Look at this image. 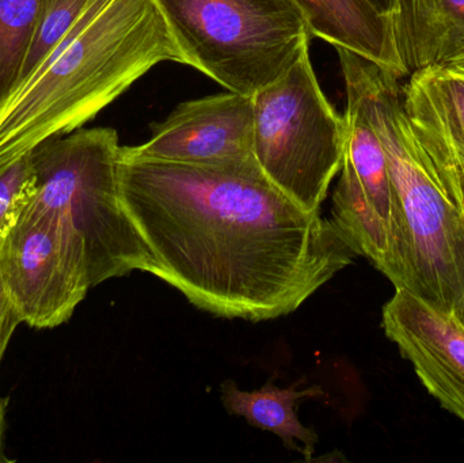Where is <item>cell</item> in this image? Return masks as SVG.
<instances>
[{
    "mask_svg": "<svg viewBox=\"0 0 464 463\" xmlns=\"http://www.w3.org/2000/svg\"><path fill=\"white\" fill-rule=\"evenodd\" d=\"M117 171L122 208L154 258L151 275L217 317L291 314L357 256L333 220L303 209L259 166L119 155Z\"/></svg>",
    "mask_w": 464,
    "mask_h": 463,
    "instance_id": "cell-1",
    "label": "cell"
},
{
    "mask_svg": "<svg viewBox=\"0 0 464 463\" xmlns=\"http://www.w3.org/2000/svg\"><path fill=\"white\" fill-rule=\"evenodd\" d=\"M163 62L187 64L155 0H92L0 114V158L73 132Z\"/></svg>",
    "mask_w": 464,
    "mask_h": 463,
    "instance_id": "cell-2",
    "label": "cell"
},
{
    "mask_svg": "<svg viewBox=\"0 0 464 463\" xmlns=\"http://www.w3.org/2000/svg\"><path fill=\"white\" fill-rule=\"evenodd\" d=\"M335 49L346 94L359 101L386 154L406 290L451 313L464 285V217L414 135L400 79L362 54Z\"/></svg>",
    "mask_w": 464,
    "mask_h": 463,
    "instance_id": "cell-3",
    "label": "cell"
},
{
    "mask_svg": "<svg viewBox=\"0 0 464 463\" xmlns=\"http://www.w3.org/2000/svg\"><path fill=\"white\" fill-rule=\"evenodd\" d=\"M119 136L92 128L57 136L32 155L34 193L27 207L63 217L86 247L92 287L135 271L151 274L154 258L119 195Z\"/></svg>",
    "mask_w": 464,
    "mask_h": 463,
    "instance_id": "cell-4",
    "label": "cell"
},
{
    "mask_svg": "<svg viewBox=\"0 0 464 463\" xmlns=\"http://www.w3.org/2000/svg\"><path fill=\"white\" fill-rule=\"evenodd\" d=\"M185 63L228 92L254 95L310 46L291 0H155Z\"/></svg>",
    "mask_w": 464,
    "mask_h": 463,
    "instance_id": "cell-5",
    "label": "cell"
},
{
    "mask_svg": "<svg viewBox=\"0 0 464 463\" xmlns=\"http://www.w3.org/2000/svg\"><path fill=\"white\" fill-rule=\"evenodd\" d=\"M253 101L254 152L262 173L305 211H321L343 166L346 120L319 86L310 46Z\"/></svg>",
    "mask_w": 464,
    "mask_h": 463,
    "instance_id": "cell-6",
    "label": "cell"
},
{
    "mask_svg": "<svg viewBox=\"0 0 464 463\" xmlns=\"http://www.w3.org/2000/svg\"><path fill=\"white\" fill-rule=\"evenodd\" d=\"M0 279L22 323L53 329L92 288L86 247L62 217L26 207L0 241Z\"/></svg>",
    "mask_w": 464,
    "mask_h": 463,
    "instance_id": "cell-7",
    "label": "cell"
},
{
    "mask_svg": "<svg viewBox=\"0 0 464 463\" xmlns=\"http://www.w3.org/2000/svg\"><path fill=\"white\" fill-rule=\"evenodd\" d=\"M152 132L147 143L120 147V155L207 168L259 166L254 152L253 95L228 92L188 101Z\"/></svg>",
    "mask_w": 464,
    "mask_h": 463,
    "instance_id": "cell-8",
    "label": "cell"
},
{
    "mask_svg": "<svg viewBox=\"0 0 464 463\" xmlns=\"http://www.w3.org/2000/svg\"><path fill=\"white\" fill-rule=\"evenodd\" d=\"M382 325L427 391L464 423V326L454 313L395 288L384 304Z\"/></svg>",
    "mask_w": 464,
    "mask_h": 463,
    "instance_id": "cell-9",
    "label": "cell"
},
{
    "mask_svg": "<svg viewBox=\"0 0 464 463\" xmlns=\"http://www.w3.org/2000/svg\"><path fill=\"white\" fill-rule=\"evenodd\" d=\"M402 101L414 135L464 217V57L409 75Z\"/></svg>",
    "mask_w": 464,
    "mask_h": 463,
    "instance_id": "cell-10",
    "label": "cell"
},
{
    "mask_svg": "<svg viewBox=\"0 0 464 463\" xmlns=\"http://www.w3.org/2000/svg\"><path fill=\"white\" fill-rule=\"evenodd\" d=\"M311 37L345 48L376 63L398 79L408 76L395 43L392 15L370 0H291Z\"/></svg>",
    "mask_w": 464,
    "mask_h": 463,
    "instance_id": "cell-11",
    "label": "cell"
},
{
    "mask_svg": "<svg viewBox=\"0 0 464 463\" xmlns=\"http://www.w3.org/2000/svg\"><path fill=\"white\" fill-rule=\"evenodd\" d=\"M392 24L408 75L464 57V0H398Z\"/></svg>",
    "mask_w": 464,
    "mask_h": 463,
    "instance_id": "cell-12",
    "label": "cell"
},
{
    "mask_svg": "<svg viewBox=\"0 0 464 463\" xmlns=\"http://www.w3.org/2000/svg\"><path fill=\"white\" fill-rule=\"evenodd\" d=\"M340 173L332 196L333 222L357 256L368 258L395 288H405L392 227L371 206L346 155Z\"/></svg>",
    "mask_w": 464,
    "mask_h": 463,
    "instance_id": "cell-13",
    "label": "cell"
},
{
    "mask_svg": "<svg viewBox=\"0 0 464 463\" xmlns=\"http://www.w3.org/2000/svg\"><path fill=\"white\" fill-rule=\"evenodd\" d=\"M270 378L259 391H240L234 381H226L222 385V402L230 415L240 416L250 426L272 432L283 440L288 450L304 456L305 461L313 458L319 438L313 429L300 423L296 415V404L302 400L324 397L319 386L299 391L303 382L294 383L289 388H278Z\"/></svg>",
    "mask_w": 464,
    "mask_h": 463,
    "instance_id": "cell-14",
    "label": "cell"
},
{
    "mask_svg": "<svg viewBox=\"0 0 464 463\" xmlns=\"http://www.w3.org/2000/svg\"><path fill=\"white\" fill-rule=\"evenodd\" d=\"M346 97H348V105H346V113L343 114L346 120L345 155L371 206L392 227L401 266H402L400 244H398L397 220H395L394 193H392V179L387 168L386 154L359 101L352 95L346 94ZM403 280H405V274H403Z\"/></svg>",
    "mask_w": 464,
    "mask_h": 463,
    "instance_id": "cell-15",
    "label": "cell"
},
{
    "mask_svg": "<svg viewBox=\"0 0 464 463\" xmlns=\"http://www.w3.org/2000/svg\"><path fill=\"white\" fill-rule=\"evenodd\" d=\"M45 0H0V114L18 92L22 65Z\"/></svg>",
    "mask_w": 464,
    "mask_h": 463,
    "instance_id": "cell-16",
    "label": "cell"
},
{
    "mask_svg": "<svg viewBox=\"0 0 464 463\" xmlns=\"http://www.w3.org/2000/svg\"><path fill=\"white\" fill-rule=\"evenodd\" d=\"M90 2L92 0H45L22 65L16 94L67 38Z\"/></svg>",
    "mask_w": 464,
    "mask_h": 463,
    "instance_id": "cell-17",
    "label": "cell"
},
{
    "mask_svg": "<svg viewBox=\"0 0 464 463\" xmlns=\"http://www.w3.org/2000/svg\"><path fill=\"white\" fill-rule=\"evenodd\" d=\"M30 151L0 158V241L15 225L34 193Z\"/></svg>",
    "mask_w": 464,
    "mask_h": 463,
    "instance_id": "cell-18",
    "label": "cell"
},
{
    "mask_svg": "<svg viewBox=\"0 0 464 463\" xmlns=\"http://www.w3.org/2000/svg\"><path fill=\"white\" fill-rule=\"evenodd\" d=\"M22 323L21 318L8 301L0 279V352H5L14 332Z\"/></svg>",
    "mask_w": 464,
    "mask_h": 463,
    "instance_id": "cell-19",
    "label": "cell"
},
{
    "mask_svg": "<svg viewBox=\"0 0 464 463\" xmlns=\"http://www.w3.org/2000/svg\"><path fill=\"white\" fill-rule=\"evenodd\" d=\"M5 352H0V363H2ZM8 399L0 397V463L13 462L7 458L5 454V415H7Z\"/></svg>",
    "mask_w": 464,
    "mask_h": 463,
    "instance_id": "cell-20",
    "label": "cell"
},
{
    "mask_svg": "<svg viewBox=\"0 0 464 463\" xmlns=\"http://www.w3.org/2000/svg\"><path fill=\"white\" fill-rule=\"evenodd\" d=\"M370 2L382 13L389 14V15H392L397 11L398 0H370Z\"/></svg>",
    "mask_w": 464,
    "mask_h": 463,
    "instance_id": "cell-21",
    "label": "cell"
},
{
    "mask_svg": "<svg viewBox=\"0 0 464 463\" xmlns=\"http://www.w3.org/2000/svg\"><path fill=\"white\" fill-rule=\"evenodd\" d=\"M452 313H454L455 317H457L464 326V285L462 291H460L459 296H458L457 302H455Z\"/></svg>",
    "mask_w": 464,
    "mask_h": 463,
    "instance_id": "cell-22",
    "label": "cell"
}]
</instances>
